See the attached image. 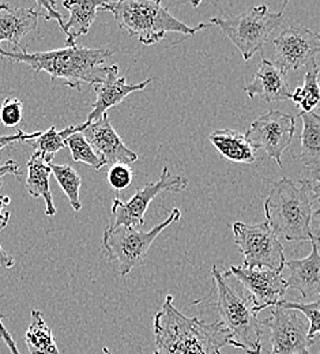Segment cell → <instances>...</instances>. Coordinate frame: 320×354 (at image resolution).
Wrapping results in <instances>:
<instances>
[{"label": "cell", "instance_id": "6da1fadb", "mask_svg": "<svg viewBox=\"0 0 320 354\" xmlns=\"http://www.w3.org/2000/svg\"><path fill=\"white\" fill-rule=\"evenodd\" d=\"M154 354H221L230 346V335L221 322L206 323L185 316L168 295L153 319Z\"/></svg>", "mask_w": 320, "mask_h": 354}, {"label": "cell", "instance_id": "7a4b0ae2", "mask_svg": "<svg viewBox=\"0 0 320 354\" xmlns=\"http://www.w3.org/2000/svg\"><path fill=\"white\" fill-rule=\"evenodd\" d=\"M320 183L281 178L265 201L266 222L276 236L288 241H311L312 221L319 216Z\"/></svg>", "mask_w": 320, "mask_h": 354}, {"label": "cell", "instance_id": "3957f363", "mask_svg": "<svg viewBox=\"0 0 320 354\" xmlns=\"http://www.w3.org/2000/svg\"><path fill=\"white\" fill-rule=\"evenodd\" d=\"M115 50L94 49L86 46H66L48 52L29 53L26 49L22 52H10L0 48V57L12 63L28 64L37 77L41 71L50 75L53 82L59 81L67 88L79 90L82 84L95 85L105 77L104 62L113 56Z\"/></svg>", "mask_w": 320, "mask_h": 354}, {"label": "cell", "instance_id": "277c9868", "mask_svg": "<svg viewBox=\"0 0 320 354\" xmlns=\"http://www.w3.org/2000/svg\"><path fill=\"white\" fill-rule=\"evenodd\" d=\"M216 283V308L220 313L223 326L230 335V346L247 354L262 353V326L255 312L251 295L233 278L228 271H220L217 266L211 268Z\"/></svg>", "mask_w": 320, "mask_h": 354}, {"label": "cell", "instance_id": "5b68a950", "mask_svg": "<svg viewBox=\"0 0 320 354\" xmlns=\"http://www.w3.org/2000/svg\"><path fill=\"white\" fill-rule=\"evenodd\" d=\"M102 10L112 12L119 28L126 30L131 37H137L143 45L157 44L168 33H180L185 37H191L199 30L211 26L210 22H202L195 28H189L175 18L158 0L105 1Z\"/></svg>", "mask_w": 320, "mask_h": 354}, {"label": "cell", "instance_id": "8992f818", "mask_svg": "<svg viewBox=\"0 0 320 354\" xmlns=\"http://www.w3.org/2000/svg\"><path fill=\"white\" fill-rule=\"evenodd\" d=\"M180 217L182 212L173 209L167 220L149 230L126 226L112 229L106 226L102 234V252L112 263L117 266L122 277H127L134 268L146 263V255L151 244L167 227L179 221Z\"/></svg>", "mask_w": 320, "mask_h": 354}, {"label": "cell", "instance_id": "52a82bcc", "mask_svg": "<svg viewBox=\"0 0 320 354\" xmlns=\"http://www.w3.org/2000/svg\"><path fill=\"white\" fill-rule=\"evenodd\" d=\"M283 8L278 12L270 11L265 4L254 6L232 18L216 17L210 19L211 26H218L234 45L244 60H250L256 52L263 50L270 35L279 28Z\"/></svg>", "mask_w": 320, "mask_h": 354}, {"label": "cell", "instance_id": "ba28073f", "mask_svg": "<svg viewBox=\"0 0 320 354\" xmlns=\"http://www.w3.org/2000/svg\"><path fill=\"white\" fill-rule=\"evenodd\" d=\"M232 229L234 243L244 255L243 267L269 268L278 272L283 271L286 262L285 250L267 222L255 225L234 222Z\"/></svg>", "mask_w": 320, "mask_h": 354}, {"label": "cell", "instance_id": "9c48e42d", "mask_svg": "<svg viewBox=\"0 0 320 354\" xmlns=\"http://www.w3.org/2000/svg\"><path fill=\"white\" fill-rule=\"evenodd\" d=\"M188 183L189 180L187 177L173 176L169 168L164 167L160 178L146 184L143 188H138L135 195L129 202H123L119 198L113 199L112 225L109 227H142L144 225V214L154 198L162 192H180L188 187Z\"/></svg>", "mask_w": 320, "mask_h": 354}, {"label": "cell", "instance_id": "30bf717a", "mask_svg": "<svg viewBox=\"0 0 320 354\" xmlns=\"http://www.w3.org/2000/svg\"><path fill=\"white\" fill-rule=\"evenodd\" d=\"M261 326L270 328V354H311L310 349L317 341L308 338V322L297 310L273 307Z\"/></svg>", "mask_w": 320, "mask_h": 354}, {"label": "cell", "instance_id": "8fae6325", "mask_svg": "<svg viewBox=\"0 0 320 354\" xmlns=\"http://www.w3.org/2000/svg\"><path fill=\"white\" fill-rule=\"evenodd\" d=\"M273 48L275 67L283 73L299 70L317 59L320 36L303 25H289L273 40Z\"/></svg>", "mask_w": 320, "mask_h": 354}, {"label": "cell", "instance_id": "7c38bea8", "mask_svg": "<svg viewBox=\"0 0 320 354\" xmlns=\"http://www.w3.org/2000/svg\"><path fill=\"white\" fill-rule=\"evenodd\" d=\"M294 131L296 122L293 116L270 111L254 120L244 135L255 150L263 149L282 168V154L292 143Z\"/></svg>", "mask_w": 320, "mask_h": 354}, {"label": "cell", "instance_id": "4fadbf2b", "mask_svg": "<svg viewBox=\"0 0 320 354\" xmlns=\"http://www.w3.org/2000/svg\"><path fill=\"white\" fill-rule=\"evenodd\" d=\"M228 272L251 295L258 315L269 307H274L283 299L288 290L282 272L269 268H245L243 266H232Z\"/></svg>", "mask_w": 320, "mask_h": 354}, {"label": "cell", "instance_id": "5bb4252c", "mask_svg": "<svg viewBox=\"0 0 320 354\" xmlns=\"http://www.w3.org/2000/svg\"><path fill=\"white\" fill-rule=\"evenodd\" d=\"M94 153L101 160L102 167L131 165L138 161V154L130 150L120 135L112 127L108 113L97 122L86 124L82 131Z\"/></svg>", "mask_w": 320, "mask_h": 354}, {"label": "cell", "instance_id": "9a60e30c", "mask_svg": "<svg viewBox=\"0 0 320 354\" xmlns=\"http://www.w3.org/2000/svg\"><path fill=\"white\" fill-rule=\"evenodd\" d=\"M153 80H146L137 85H129L126 77L119 75V66H106L105 77L100 84L93 85L95 93V101L92 105V111L88 115L86 124H91L106 115L108 109L123 102L131 93L142 91L147 88Z\"/></svg>", "mask_w": 320, "mask_h": 354}, {"label": "cell", "instance_id": "2e32d148", "mask_svg": "<svg viewBox=\"0 0 320 354\" xmlns=\"http://www.w3.org/2000/svg\"><path fill=\"white\" fill-rule=\"evenodd\" d=\"M312 251L304 259L286 261L283 270L288 271L285 278L288 289H294L300 293L301 299L319 300L320 292V258L319 239L315 236L311 241Z\"/></svg>", "mask_w": 320, "mask_h": 354}, {"label": "cell", "instance_id": "e0dca14e", "mask_svg": "<svg viewBox=\"0 0 320 354\" xmlns=\"http://www.w3.org/2000/svg\"><path fill=\"white\" fill-rule=\"evenodd\" d=\"M41 11L36 7H17L8 3L0 4V44L7 41L14 45L18 52L25 50L21 40L29 33L37 30Z\"/></svg>", "mask_w": 320, "mask_h": 354}, {"label": "cell", "instance_id": "ac0fdd59", "mask_svg": "<svg viewBox=\"0 0 320 354\" xmlns=\"http://www.w3.org/2000/svg\"><path fill=\"white\" fill-rule=\"evenodd\" d=\"M285 74L286 73L275 67L270 60L263 59L254 81L244 88V91L250 98L259 97L266 102L288 101L292 98L293 91Z\"/></svg>", "mask_w": 320, "mask_h": 354}, {"label": "cell", "instance_id": "d6986e66", "mask_svg": "<svg viewBox=\"0 0 320 354\" xmlns=\"http://www.w3.org/2000/svg\"><path fill=\"white\" fill-rule=\"evenodd\" d=\"M303 120L300 160L310 171V180L320 183V116L317 112H300Z\"/></svg>", "mask_w": 320, "mask_h": 354}, {"label": "cell", "instance_id": "ffe728a7", "mask_svg": "<svg viewBox=\"0 0 320 354\" xmlns=\"http://www.w3.org/2000/svg\"><path fill=\"white\" fill-rule=\"evenodd\" d=\"M105 1H93V0H81V1H63V7L70 11V19L63 24L62 30L67 36L66 46H75L77 40L81 36H86L89 29L95 21L97 12L102 8Z\"/></svg>", "mask_w": 320, "mask_h": 354}, {"label": "cell", "instance_id": "44dd1931", "mask_svg": "<svg viewBox=\"0 0 320 354\" xmlns=\"http://www.w3.org/2000/svg\"><path fill=\"white\" fill-rule=\"evenodd\" d=\"M210 140L220 154L232 162L254 164L256 160V150L244 133L234 130H217L210 135Z\"/></svg>", "mask_w": 320, "mask_h": 354}, {"label": "cell", "instance_id": "7402d4cb", "mask_svg": "<svg viewBox=\"0 0 320 354\" xmlns=\"http://www.w3.org/2000/svg\"><path fill=\"white\" fill-rule=\"evenodd\" d=\"M26 175V191L33 198H43L46 202V214L48 217L56 216V207L53 203V196L49 187V177L52 175L49 165L36 153L32 154L28 162Z\"/></svg>", "mask_w": 320, "mask_h": 354}, {"label": "cell", "instance_id": "603a6c76", "mask_svg": "<svg viewBox=\"0 0 320 354\" xmlns=\"http://www.w3.org/2000/svg\"><path fill=\"white\" fill-rule=\"evenodd\" d=\"M25 344L30 354H60L52 330L40 310H32V320L25 334Z\"/></svg>", "mask_w": 320, "mask_h": 354}, {"label": "cell", "instance_id": "cb8c5ba5", "mask_svg": "<svg viewBox=\"0 0 320 354\" xmlns=\"http://www.w3.org/2000/svg\"><path fill=\"white\" fill-rule=\"evenodd\" d=\"M84 129L85 123L79 126H70L62 131H57L56 127L52 126L46 131H41L37 138L26 143L35 149V153L39 154L46 164H50L55 154L66 147V139L73 133H82Z\"/></svg>", "mask_w": 320, "mask_h": 354}, {"label": "cell", "instance_id": "d4e9b609", "mask_svg": "<svg viewBox=\"0 0 320 354\" xmlns=\"http://www.w3.org/2000/svg\"><path fill=\"white\" fill-rule=\"evenodd\" d=\"M319 66L317 59L307 66V73L304 77V84L301 88H297L292 93V101L303 109L301 112H314L320 101Z\"/></svg>", "mask_w": 320, "mask_h": 354}, {"label": "cell", "instance_id": "484cf974", "mask_svg": "<svg viewBox=\"0 0 320 354\" xmlns=\"http://www.w3.org/2000/svg\"><path fill=\"white\" fill-rule=\"evenodd\" d=\"M50 168L52 175L57 180L60 184L62 189L66 192L71 207L74 212H81L82 203H81V185H82V178L81 175L70 165H59V164H48Z\"/></svg>", "mask_w": 320, "mask_h": 354}, {"label": "cell", "instance_id": "4316f807", "mask_svg": "<svg viewBox=\"0 0 320 354\" xmlns=\"http://www.w3.org/2000/svg\"><path fill=\"white\" fill-rule=\"evenodd\" d=\"M66 146L70 149L73 160L75 162H84L89 167H92L95 171H101L102 162L94 153L92 146L86 140V138L82 135V133H75L70 135L66 139Z\"/></svg>", "mask_w": 320, "mask_h": 354}, {"label": "cell", "instance_id": "83f0119b", "mask_svg": "<svg viewBox=\"0 0 320 354\" xmlns=\"http://www.w3.org/2000/svg\"><path fill=\"white\" fill-rule=\"evenodd\" d=\"M319 306V300H314L312 303H293V301L281 300L279 303L275 304L274 307L300 312L305 317V320L308 322V326H310L308 338L317 339V335L319 334L320 331Z\"/></svg>", "mask_w": 320, "mask_h": 354}, {"label": "cell", "instance_id": "f1b7e54d", "mask_svg": "<svg viewBox=\"0 0 320 354\" xmlns=\"http://www.w3.org/2000/svg\"><path fill=\"white\" fill-rule=\"evenodd\" d=\"M23 120V104L18 98H6L0 106V123L4 127H17Z\"/></svg>", "mask_w": 320, "mask_h": 354}, {"label": "cell", "instance_id": "f546056e", "mask_svg": "<svg viewBox=\"0 0 320 354\" xmlns=\"http://www.w3.org/2000/svg\"><path fill=\"white\" fill-rule=\"evenodd\" d=\"M106 178L113 189L123 191L133 184L134 174L129 165H113L109 168Z\"/></svg>", "mask_w": 320, "mask_h": 354}, {"label": "cell", "instance_id": "4dcf8cb0", "mask_svg": "<svg viewBox=\"0 0 320 354\" xmlns=\"http://www.w3.org/2000/svg\"><path fill=\"white\" fill-rule=\"evenodd\" d=\"M40 133H41V131L26 133L19 130L18 133H14V135H0V151H1L4 147H7V146H10V145H14V143H26V142H29V140L37 138V136L40 135Z\"/></svg>", "mask_w": 320, "mask_h": 354}, {"label": "cell", "instance_id": "1f68e13d", "mask_svg": "<svg viewBox=\"0 0 320 354\" xmlns=\"http://www.w3.org/2000/svg\"><path fill=\"white\" fill-rule=\"evenodd\" d=\"M37 6L44 8V11L41 12V15L46 18V21H50V19H56L57 24L60 25V28L63 26V15L56 11V1H44V0H39L37 1Z\"/></svg>", "mask_w": 320, "mask_h": 354}, {"label": "cell", "instance_id": "d6a6232c", "mask_svg": "<svg viewBox=\"0 0 320 354\" xmlns=\"http://www.w3.org/2000/svg\"><path fill=\"white\" fill-rule=\"evenodd\" d=\"M0 338L4 341V344L7 345V348L10 349L11 354H21V352L18 351V346L15 344V341L12 339L11 334L7 331V328L4 327V323H3V316L0 315Z\"/></svg>", "mask_w": 320, "mask_h": 354}, {"label": "cell", "instance_id": "836d02e7", "mask_svg": "<svg viewBox=\"0 0 320 354\" xmlns=\"http://www.w3.org/2000/svg\"><path fill=\"white\" fill-rule=\"evenodd\" d=\"M19 174H21L19 165L15 161H7V162L0 165V180L4 176H8V175L18 176ZM0 187H1V181H0Z\"/></svg>", "mask_w": 320, "mask_h": 354}, {"label": "cell", "instance_id": "e575fe53", "mask_svg": "<svg viewBox=\"0 0 320 354\" xmlns=\"http://www.w3.org/2000/svg\"><path fill=\"white\" fill-rule=\"evenodd\" d=\"M10 196H0V225H7L10 220V213L4 212V209L10 205Z\"/></svg>", "mask_w": 320, "mask_h": 354}, {"label": "cell", "instance_id": "d590c367", "mask_svg": "<svg viewBox=\"0 0 320 354\" xmlns=\"http://www.w3.org/2000/svg\"><path fill=\"white\" fill-rule=\"evenodd\" d=\"M4 227H6V225H0V232H1ZM14 265H15L14 259L3 250V247H1V244H0V267L11 268V267H14Z\"/></svg>", "mask_w": 320, "mask_h": 354}, {"label": "cell", "instance_id": "8d00e7d4", "mask_svg": "<svg viewBox=\"0 0 320 354\" xmlns=\"http://www.w3.org/2000/svg\"><path fill=\"white\" fill-rule=\"evenodd\" d=\"M104 353L105 354H113L112 352H109V349L108 348H104Z\"/></svg>", "mask_w": 320, "mask_h": 354}]
</instances>
